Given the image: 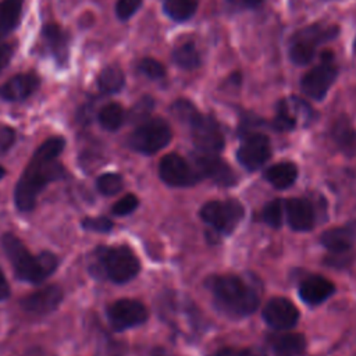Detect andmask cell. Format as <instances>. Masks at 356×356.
<instances>
[{
    "mask_svg": "<svg viewBox=\"0 0 356 356\" xmlns=\"http://www.w3.org/2000/svg\"><path fill=\"white\" fill-rule=\"evenodd\" d=\"M172 113L181 122L186 125H189L200 114L197 108L189 100L185 99H179L172 104Z\"/></svg>",
    "mask_w": 356,
    "mask_h": 356,
    "instance_id": "33",
    "label": "cell"
},
{
    "mask_svg": "<svg viewBox=\"0 0 356 356\" xmlns=\"http://www.w3.org/2000/svg\"><path fill=\"white\" fill-rule=\"evenodd\" d=\"M14 46L11 43H1L0 44V72L6 68V65L13 58Z\"/></svg>",
    "mask_w": 356,
    "mask_h": 356,
    "instance_id": "40",
    "label": "cell"
},
{
    "mask_svg": "<svg viewBox=\"0 0 356 356\" xmlns=\"http://www.w3.org/2000/svg\"><path fill=\"white\" fill-rule=\"evenodd\" d=\"M82 227L88 231L95 232H110L113 229V221L104 216L100 217H85L82 220Z\"/></svg>",
    "mask_w": 356,
    "mask_h": 356,
    "instance_id": "35",
    "label": "cell"
},
{
    "mask_svg": "<svg viewBox=\"0 0 356 356\" xmlns=\"http://www.w3.org/2000/svg\"><path fill=\"white\" fill-rule=\"evenodd\" d=\"M331 138L337 147L346 156L356 153V129L345 115L335 120L331 128Z\"/></svg>",
    "mask_w": 356,
    "mask_h": 356,
    "instance_id": "22",
    "label": "cell"
},
{
    "mask_svg": "<svg viewBox=\"0 0 356 356\" xmlns=\"http://www.w3.org/2000/svg\"><path fill=\"white\" fill-rule=\"evenodd\" d=\"M271 156L270 139L263 134H250L236 152L238 161L249 171L260 168Z\"/></svg>",
    "mask_w": 356,
    "mask_h": 356,
    "instance_id": "13",
    "label": "cell"
},
{
    "mask_svg": "<svg viewBox=\"0 0 356 356\" xmlns=\"http://www.w3.org/2000/svg\"><path fill=\"white\" fill-rule=\"evenodd\" d=\"M106 275L115 284H125L135 278L140 270L136 254L125 245L106 248L102 246L96 252Z\"/></svg>",
    "mask_w": 356,
    "mask_h": 356,
    "instance_id": "4",
    "label": "cell"
},
{
    "mask_svg": "<svg viewBox=\"0 0 356 356\" xmlns=\"http://www.w3.org/2000/svg\"><path fill=\"white\" fill-rule=\"evenodd\" d=\"M152 356H168V355H167L165 352H160V350H159V352H154Z\"/></svg>",
    "mask_w": 356,
    "mask_h": 356,
    "instance_id": "44",
    "label": "cell"
},
{
    "mask_svg": "<svg viewBox=\"0 0 356 356\" xmlns=\"http://www.w3.org/2000/svg\"><path fill=\"white\" fill-rule=\"evenodd\" d=\"M97 88L104 95L118 93L125 85V75L117 65L104 67L96 79Z\"/></svg>",
    "mask_w": 356,
    "mask_h": 356,
    "instance_id": "26",
    "label": "cell"
},
{
    "mask_svg": "<svg viewBox=\"0 0 356 356\" xmlns=\"http://www.w3.org/2000/svg\"><path fill=\"white\" fill-rule=\"evenodd\" d=\"M313 111L310 106L298 97L282 99L277 104V111L274 117V127L278 131H291L293 129L300 121L307 124L310 121Z\"/></svg>",
    "mask_w": 356,
    "mask_h": 356,
    "instance_id": "12",
    "label": "cell"
},
{
    "mask_svg": "<svg viewBox=\"0 0 356 356\" xmlns=\"http://www.w3.org/2000/svg\"><path fill=\"white\" fill-rule=\"evenodd\" d=\"M355 51H356V40H355Z\"/></svg>",
    "mask_w": 356,
    "mask_h": 356,
    "instance_id": "47",
    "label": "cell"
},
{
    "mask_svg": "<svg viewBox=\"0 0 356 356\" xmlns=\"http://www.w3.org/2000/svg\"><path fill=\"white\" fill-rule=\"evenodd\" d=\"M171 128L161 118H150L140 122L129 135L131 149L143 154H154L164 149L171 140Z\"/></svg>",
    "mask_w": 356,
    "mask_h": 356,
    "instance_id": "6",
    "label": "cell"
},
{
    "mask_svg": "<svg viewBox=\"0 0 356 356\" xmlns=\"http://www.w3.org/2000/svg\"><path fill=\"white\" fill-rule=\"evenodd\" d=\"M153 106H154V102L150 96L140 97L128 111V120L135 124H140L146 121L153 110Z\"/></svg>",
    "mask_w": 356,
    "mask_h": 356,
    "instance_id": "32",
    "label": "cell"
},
{
    "mask_svg": "<svg viewBox=\"0 0 356 356\" xmlns=\"http://www.w3.org/2000/svg\"><path fill=\"white\" fill-rule=\"evenodd\" d=\"M64 147L65 139L63 136H51L35 150L15 185L14 202L18 210H32L36 206L39 193L50 182L65 175L63 164L57 161Z\"/></svg>",
    "mask_w": 356,
    "mask_h": 356,
    "instance_id": "1",
    "label": "cell"
},
{
    "mask_svg": "<svg viewBox=\"0 0 356 356\" xmlns=\"http://www.w3.org/2000/svg\"><path fill=\"white\" fill-rule=\"evenodd\" d=\"M246 356H259V355H256V353H253V352H250V350H248V353H246Z\"/></svg>",
    "mask_w": 356,
    "mask_h": 356,
    "instance_id": "46",
    "label": "cell"
},
{
    "mask_svg": "<svg viewBox=\"0 0 356 356\" xmlns=\"http://www.w3.org/2000/svg\"><path fill=\"white\" fill-rule=\"evenodd\" d=\"M4 175H6V170H4V167L0 165V179L4 178Z\"/></svg>",
    "mask_w": 356,
    "mask_h": 356,
    "instance_id": "45",
    "label": "cell"
},
{
    "mask_svg": "<svg viewBox=\"0 0 356 356\" xmlns=\"http://www.w3.org/2000/svg\"><path fill=\"white\" fill-rule=\"evenodd\" d=\"M138 70L145 75L147 76L149 79H153V81H157V79H163L165 76V68L164 65L154 60V58H150V57H145L139 61L138 64Z\"/></svg>",
    "mask_w": 356,
    "mask_h": 356,
    "instance_id": "34",
    "label": "cell"
},
{
    "mask_svg": "<svg viewBox=\"0 0 356 356\" xmlns=\"http://www.w3.org/2000/svg\"><path fill=\"white\" fill-rule=\"evenodd\" d=\"M355 239H356V228L348 225V227H335L332 229L323 232L320 242L327 250L335 254H342L350 250Z\"/></svg>",
    "mask_w": 356,
    "mask_h": 356,
    "instance_id": "21",
    "label": "cell"
},
{
    "mask_svg": "<svg viewBox=\"0 0 356 356\" xmlns=\"http://www.w3.org/2000/svg\"><path fill=\"white\" fill-rule=\"evenodd\" d=\"M15 138V129L7 124L0 122V154L7 153L13 147Z\"/></svg>",
    "mask_w": 356,
    "mask_h": 356,
    "instance_id": "38",
    "label": "cell"
},
{
    "mask_svg": "<svg viewBox=\"0 0 356 356\" xmlns=\"http://www.w3.org/2000/svg\"><path fill=\"white\" fill-rule=\"evenodd\" d=\"M107 318L115 331H124L143 324L147 320V309L135 299H120L108 306Z\"/></svg>",
    "mask_w": 356,
    "mask_h": 356,
    "instance_id": "11",
    "label": "cell"
},
{
    "mask_svg": "<svg viewBox=\"0 0 356 356\" xmlns=\"http://www.w3.org/2000/svg\"><path fill=\"white\" fill-rule=\"evenodd\" d=\"M164 13L174 21H186L197 10L199 0H161Z\"/></svg>",
    "mask_w": 356,
    "mask_h": 356,
    "instance_id": "28",
    "label": "cell"
},
{
    "mask_svg": "<svg viewBox=\"0 0 356 356\" xmlns=\"http://www.w3.org/2000/svg\"><path fill=\"white\" fill-rule=\"evenodd\" d=\"M264 178L277 189L289 188L298 178V167L293 163L282 161L271 165L266 172Z\"/></svg>",
    "mask_w": 356,
    "mask_h": 356,
    "instance_id": "25",
    "label": "cell"
},
{
    "mask_svg": "<svg viewBox=\"0 0 356 356\" xmlns=\"http://www.w3.org/2000/svg\"><path fill=\"white\" fill-rule=\"evenodd\" d=\"M139 204L138 197L134 193H128L124 197H121L118 202L114 203L113 206V214L115 216H127L132 213Z\"/></svg>",
    "mask_w": 356,
    "mask_h": 356,
    "instance_id": "37",
    "label": "cell"
},
{
    "mask_svg": "<svg viewBox=\"0 0 356 356\" xmlns=\"http://www.w3.org/2000/svg\"><path fill=\"white\" fill-rule=\"evenodd\" d=\"M10 296V285L7 282V278L4 277L3 271L0 270V300H4Z\"/></svg>",
    "mask_w": 356,
    "mask_h": 356,
    "instance_id": "41",
    "label": "cell"
},
{
    "mask_svg": "<svg viewBox=\"0 0 356 356\" xmlns=\"http://www.w3.org/2000/svg\"><path fill=\"white\" fill-rule=\"evenodd\" d=\"M188 127L199 152L216 154L224 147V136L214 118L199 114Z\"/></svg>",
    "mask_w": 356,
    "mask_h": 356,
    "instance_id": "10",
    "label": "cell"
},
{
    "mask_svg": "<svg viewBox=\"0 0 356 356\" xmlns=\"http://www.w3.org/2000/svg\"><path fill=\"white\" fill-rule=\"evenodd\" d=\"M143 0H117L115 14L121 21L129 19L142 6Z\"/></svg>",
    "mask_w": 356,
    "mask_h": 356,
    "instance_id": "36",
    "label": "cell"
},
{
    "mask_svg": "<svg viewBox=\"0 0 356 356\" xmlns=\"http://www.w3.org/2000/svg\"><path fill=\"white\" fill-rule=\"evenodd\" d=\"M40 38L43 49L58 65H65L70 56V33L56 22H47L42 26Z\"/></svg>",
    "mask_w": 356,
    "mask_h": 356,
    "instance_id": "16",
    "label": "cell"
},
{
    "mask_svg": "<svg viewBox=\"0 0 356 356\" xmlns=\"http://www.w3.org/2000/svg\"><path fill=\"white\" fill-rule=\"evenodd\" d=\"M159 175L170 186H191L202 179L196 168L177 153L165 154L160 160Z\"/></svg>",
    "mask_w": 356,
    "mask_h": 356,
    "instance_id": "9",
    "label": "cell"
},
{
    "mask_svg": "<svg viewBox=\"0 0 356 356\" xmlns=\"http://www.w3.org/2000/svg\"><path fill=\"white\" fill-rule=\"evenodd\" d=\"M284 214L293 231H309L316 222V213L312 203L306 199L284 200Z\"/></svg>",
    "mask_w": 356,
    "mask_h": 356,
    "instance_id": "19",
    "label": "cell"
},
{
    "mask_svg": "<svg viewBox=\"0 0 356 356\" xmlns=\"http://www.w3.org/2000/svg\"><path fill=\"white\" fill-rule=\"evenodd\" d=\"M63 300V291L57 285L40 288L21 300V307L32 314H47L56 310Z\"/></svg>",
    "mask_w": 356,
    "mask_h": 356,
    "instance_id": "18",
    "label": "cell"
},
{
    "mask_svg": "<svg viewBox=\"0 0 356 356\" xmlns=\"http://www.w3.org/2000/svg\"><path fill=\"white\" fill-rule=\"evenodd\" d=\"M121 355H122L121 345L111 341L110 338L102 339L96 350V356H121Z\"/></svg>",
    "mask_w": 356,
    "mask_h": 356,
    "instance_id": "39",
    "label": "cell"
},
{
    "mask_svg": "<svg viewBox=\"0 0 356 356\" xmlns=\"http://www.w3.org/2000/svg\"><path fill=\"white\" fill-rule=\"evenodd\" d=\"M172 61L184 70H195L200 67L202 58L197 47L192 42H185L172 50Z\"/></svg>",
    "mask_w": 356,
    "mask_h": 356,
    "instance_id": "27",
    "label": "cell"
},
{
    "mask_svg": "<svg viewBox=\"0 0 356 356\" xmlns=\"http://www.w3.org/2000/svg\"><path fill=\"white\" fill-rule=\"evenodd\" d=\"M40 86V78L35 72L17 74L0 86V99L6 102H22Z\"/></svg>",
    "mask_w": 356,
    "mask_h": 356,
    "instance_id": "17",
    "label": "cell"
},
{
    "mask_svg": "<svg viewBox=\"0 0 356 356\" xmlns=\"http://www.w3.org/2000/svg\"><path fill=\"white\" fill-rule=\"evenodd\" d=\"M335 291L334 284L320 275H310L305 278L298 288L300 299L307 305H320L328 299Z\"/></svg>",
    "mask_w": 356,
    "mask_h": 356,
    "instance_id": "20",
    "label": "cell"
},
{
    "mask_svg": "<svg viewBox=\"0 0 356 356\" xmlns=\"http://www.w3.org/2000/svg\"><path fill=\"white\" fill-rule=\"evenodd\" d=\"M264 321L274 330H289L296 325L299 320V310L286 298H273L263 307Z\"/></svg>",
    "mask_w": 356,
    "mask_h": 356,
    "instance_id": "15",
    "label": "cell"
},
{
    "mask_svg": "<svg viewBox=\"0 0 356 356\" xmlns=\"http://www.w3.org/2000/svg\"><path fill=\"white\" fill-rule=\"evenodd\" d=\"M96 186L100 193L106 196H113L121 192L124 186V181H122V177L117 172H106L97 178Z\"/></svg>",
    "mask_w": 356,
    "mask_h": 356,
    "instance_id": "30",
    "label": "cell"
},
{
    "mask_svg": "<svg viewBox=\"0 0 356 356\" xmlns=\"http://www.w3.org/2000/svg\"><path fill=\"white\" fill-rule=\"evenodd\" d=\"M3 249L18 278L31 282L42 284L57 268L58 260L51 252H40L33 256L14 234H4L1 236Z\"/></svg>",
    "mask_w": 356,
    "mask_h": 356,
    "instance_id": "3",
    "label": "cell"
},
{
    "mask_svg": "<svg viewBox=\"0 0 356 356\" xmlns=\"http://www.w3.org/2000/svg\"><path fill=\"white\" fill-rule=\"evenodd\" d=\"M338 75V68L334 63V53L324 50L320 63L307 71L302 78V90L312 99L321 100Z\"/></svg>",
    "mask_w": 356,
    "mask_h": 356,
    "instance_id": "8",
    "label": "cell"
},
{
    "mask_svg": "<svg viewBox=\"0 0 356 356\" xmlns=\"http://www.w3.org/2000/svg\"><path fill=\"white\" fill-rule=\"evenodd\" d=\"M232 1L243 7H257L259 4L263 3V0H232Z\"/></svg>",
    "mask_w": 356,
    "mask_h": 356,
    "instance_id": "43",
    "label": "cell"
},
{
    "mask_svg": "<svg viewBox=\"0 0 356 356\" xmlns=\"http://www.w3.org/2000/svg\"><path fill=\"white\" fill-rule=\"evenodd\" d=\"M273 356H298L306 348V339L302 334H278L268 339Z\"/></svg>",
    "mask_w": 356,
    "mask_h": 356,
    "instance_id": "23",
    "label": "cell"
},
{
    "mask_svg": "<svg viewBox=\"0 0 356 356\" xmlns=\"http://www.w3.org/2000/svg\"><path fill=\"white\" fill-rule=\"evenodd\" d=\"M97 120L104 129L117 131L125 120V113L118 103H108L99 110Z\"/></svg>",
    "mask_w": 356,
    "mask_h": 356,
    "instance_id": "29",
    "label": "cell"
},
{
    "mask_svg": "<svg viewBox=\"0 0 356 356\" xmlns=\"http://www.w3.org/2000/svg\"><path fill=\"white\" fill-rule=\"evenodd\" d=\"M248 350H238V349H221L214 352L210 356H246Z\"/></svg>",
    "mask_w": 356,
    "mask_h": 356,
    "instance_id": "42",
    "label": "cell"
},
{
    "mask_svg": "<svg viewBox=\"0 0 356 356\" xmlns=\"http://www.w3.org/2000/svg\"><path fill=\"white\" fill-rule=\"evenodd\" d=\"M243 214V206L235 199L211 200L200 209V218L221 234H231L242 221Z\"/></svg>",
    "mask_w": 356,
    "mask_h": 356,
    "instance_id": "7",
    "label": "cell"
},
{
    "mask_svg": "<svg viewBox=\"0 0 356 356\" xmlns=\"http://www.w3.org/2000/svg\"><path fill=\"white\" fill-rule=\"evenodd\" d=\"M207 285L216 306L228 316L245 317L259 307L257 292L238 275H216Z\"/></svg>",
    "mask_w": 356,
    "mask_h": 356,
    "instance_id": "2",
    "label": "cell"
},
{
    "mask_svg": "<svg viewBox=\"0 0 356 356\" xmlns=\"http://www.w3.org/2000/svg\"><path fill=\"white\" fill-rule=\"evenodd\" d=\"M338 35L337 25H321V24H312L300 31H298L289 44V56L295 64L305 65L307 64L320 43L334 39Z\"/></svg>",
    "mask_w": 356,
    "mask_h": 356,
    "instance_id": "5",
    "label": "cell"
},
{
    "mask_svg": "<svg viewBox=\"0 0 356 356\" xmlns=\"http://www.w3.org/2000/svg\"><path fill=\"white\" fill-rule=\"evenodd\" d=\"M193 167L202 178L206 177L217 185L231 186L236 182L234 170L216 154L199 152V154L193 157Z\"/></svg>",
    "mask_w": 356,
    "mask_h": 356,
    "instance_id": "14",
    "label": "cell"
},
{
    "mask_svg": "<svg viewBox=\"0 0 356 356\" xmlns=\"http://www.w3.org/2000/svg\"><path fill=\"white\" fill-rule=\"evenodd\" d=\"M261 220L273 227V228H280L284 220V200L275 199L268 202L261 211Z\"/></svg>",
    "mask_w": 356,
    "mask_h": 356,
    "instance_id": "31",
    "label": "cell"
},
{
    "mask_svg": "<svg viewBox=\"0 0 356 356\" xmlns=\"http://www.w3.org/2000/svg\"><path fill=\"white\" fill-rule=\"evenodd\" d=\"M22 15V0L0 1V40L11 33L19 24Z\"/></svg>",
    "mask_w": 356,
    "mask_h": 356,
    "instance_id": "24",
    "label": "cell"
}]
</instances>
